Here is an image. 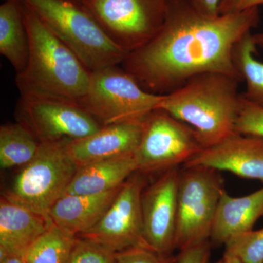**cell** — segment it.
I'll list each match as a JSON object with an SVG mask.
<instances>
[{"label": "cell", "mask_w": 263, "mask_h": 263, "mask_svg": "<svg viewBox=\"0 0 263 263\" xmlns=\"http://www.w3.org/2000/svg\"><path fill=\"white\" fill-rule=\"evenodd\" d=\"M259 21L258 8L212 17L197 11L189 0H166L160 30L129 53L122 67L143 89L156 95L168 94L205 72L227 74L242 82L233 50Z\"/></svg>", "instance_id": "1"}, {"label": "cell", "mask_w": 263, "mask_h": 263, "mask_svg": "<svg viewBox=\"0 0 263 263\" xmlns=\"http://www.w3.org/2000/svg\"><path fill=\"white\" fill-rule=\"evenodd\" d=\"M22 5L29 53L25 68L15 76L21 96L79 103L89 87L91 72L30 8L23 2Z\"/></svg>", "instance_id": "2"}, {"label": "cell", "mask_w": 263, "mask_h": 263, "mask_svg": "<svg viewBox=\"0 0 263 263\" xmlns=\"http://www.w3.org/2000/svg\"><path fill=\"white\" fill-rule=\"evenodd\" d=\"M239 79L219 72H205L189 79L164 95L158 109L196 132L205 148L235 134L243 101Z\"/></svg>", "instance_id": "3"}, {"label": "cell", "mask_w": 263, "mask_h": 263, "mask_svg": "<svg viewBox=\"0 0 263 263\" xmlns=\"http://www.w3.org/2000/svg\"><path fill=\"white\" fill-rule=\"evenodd\" d=\"M37 15L90 71L123 63L117 46L82 5L69 0H21Z\"/></svg>", "instance_id": "4"}, {"label": "cell", "mask_w": 263, "mask_h": 263, "mask_svg": "<svg viewBox=\"0 0 263 263\" xmlns=\"http://www.w3.org/2000/svg\"><path fill=\"white\" fill-rule=\"evenodd\" d=\"M164 95L146 91L118 65L91 72L89 87L79 103L102 126L146 119Z\"/></svg>", "instance_id": "5"}, {"label": "cell", "mask_w": 263, "mask_h": 263, "mask_svg": "<svg viewBox=\"0 0 263 263\" xmlns=\"http://www.w3.org/2000/svg\"><path fill=\"white\" fill-rule=\"evenodd\" d=\"M67 142L41 143L37 155L16 175L5 196L48 216L79 169L67 152Z\"/></svg>", "instance_id": "6"}, {"label": "cell", "mask_w": 263, "mask_h": 263, "mask_svg": "<svg viewBox=\"0 0 263 263\" xmlns=\"http://www.w3.org/2000/svg\"><path fill=\"white\" fill-rule=\"evenodd\" d=\"M224 183L219 171L204 166L180 169L176 249L210 240Z\"/></svg>", "instance_id": "7"}, {"label": "cell", "mask_w": 263, "mask_h": 263, "mask_svg": "<svg viewBox=\"0 0 263 263\" xmlns=\"http://www.w3.org/2000/svg\"><path fill=\"white\" fill-rule=\"evenodd\" d=\"M204 148L193 128L162 109H156L144 119L134 157L138 171L163 173L184 165Z\"/></svg>", "instance_id": "8"}, {"label": "cell", "mask_w": 263, "mask_h": 263, "mask_svg": "<svg viewBox=\"0 0 263 263\" xmlns=\"http://www.w3.org/2000/svg\"><path fill=\"white\" fill-rule=\"evenodd\" d=\"M81 5L128 53L155 37L165 15L166 0H85Z\"/></svg>", "instance_id": "9"}, {"label": "cell", "mask_w": 263, "mask_h": 263, "mask_svg": "<svg viewBox=\"0 0 263 263\" xmlns=\"http://www.w3.org/2000/svg\"><path fill=\"white\" fill-rule=\"evenodd\" d=\"M17 114L40 143L80 139L103 127L78 102L65 99L21 96Z\"/></svg>", "instance_id": "10"}, {"label": "cell", "mask_w": 263, "mask_h": 263, "mask_svg": "<svg viewBox=\"0 0 263 263\" xmlns=\"http://www.w3.org/2000/svg\"><path fill=\"white\" fill-rule=\"evenodd\" d=\"M146 175L136 171L129 176L98 224L77 237L114 252L133 247L148 248L143 238L141 211L142 193L147 186Z\"/></svg>", "instance_id": "11"}, {"label": "cell", "mask_w": 263, "mask_h": 263, "mask_svg": "<svg viewBox=\"0 0 263 263\" xmlns=\"http://www.w3.org/2000/svg\"><path fill=\"white\" fill-rule=\"evenodd\" d=\"M179 171H164L142 193L143 238L148 248L162 255H173L176 249Z\"/></svg>", "instance_id": "12"}, {"label": "cell", "mask_w": 263, "mask_h": 263, "mask_svg": "<svg viewBox=\"0 0 263 263\" xmlns=\"http://www.w3.org/2000/svg\"><path fill=\"white\" fill-rule=\"evenodd\" d=\"M144 119L103 126L80 139L67 141L66 148L78 167L134 156L141 143Z\"/></svg>", "instance_id": "13"}, {"label": "cell", "mask_w": 263, "mask_h": 263, "mask_svg": "<svg viewBox=\"0 0 263 263\" xmlns=\"http://www.w3.org/2000/svg\"><path fill=\"white\" fill-rule=\"evenodd\" d=\"M204 166L263 183V138L235 133L204 148L183 167Z\"/></svg>", "instance_id": "14"}, {"label": "cell", "mask_w": 263, "mask_h": 263, "mask_svg": "<svg viewBox=\"0 0 263 263\" xmlns=\"http://www.w3.org/2000/svg\"><path fill=\"white\" fill-rule=\"evenodd\" d=\"M53 224L49 216L3 195L0 200V262L9 254L27 250Z\"/></svg>", "instance_id": "15"}, {"label": "cell", "mask_w": 263, "mask_h": 263, "mask_svg": "<svg viewBox=\"0 0 263 263\" xmlns=\"http://www.w3.org/2000/svg\"><path fill=\"white\" fill-rule=\"evenodd\" d=\"M263 216V187L243 197L221 193L213 223L210 241L226 245L232 238L253 230Z\"/></svg>", "instance_id": "16"}, {"label": "cell", "mask_w": 263, "mask_h": 263, "mask_svg": "<svg viewBox=\"0 0 263 263\" xmlns=\"http://www.w3.org/2000/svg\"><path fill=\"white\" fill-rule=\"evenodd\" d=\"M121 186L98 195H63L50 209L48 216L62 230L76 236L83 234L105 215Z\"/></svg>", "instance_id": "17"}, {"label": "cell", "mask_w": 263, "mask_h": 263, "mask_svg": "<svg viewBox=\"0 0 263 263\" xmlns=\"http://www.w3.org/2000/svg\"><path fill=\"white\" fill-rule=\"evenodd\" d=\"M138 171L134 156L95 162L79 167L65 195H98L120 187Z\"/></svg>", "instance_id": "18"}, {"label": "cell", "mask_w": 263, "mask_h": 263, "mask_svg": "<svg viewBox=\"0 0 263 263\" xmlns=\"http://www.w3.org/2000/svg\"><path fill=\"white\" fill-rule=\"evenodd\" d=\"M0 53L16 73L25 68L29 42L21 0H5L0 5Z\"/></svg>", "instance_id": "19"}, {"label": "cell", "mask_w": 263, "mask_h": 263, "mask_svg": "<svg viewBox=\"0 0 263 263\" xmlns=\"http://www.w3.org/2000/svg\"><path fill=\"white\" fill-rule=\"evenodd\" d=\"M41 143L22 123L0 127V166L2 169L24 167L37 155Z\"/></svg>", "instance_id": "20"}, {"label": "cell", "mask_w": 263, "mask_h": 263, "mask_svg": "<svg viewBox=\"0 0 263 263\" xmlns=\"http://www.w3.org/2000/svg\"><path fill=\"white\" fill-rule=\"evenodd\" d=\"M257 47L252 34L249 33L235 45L233 62L240 79L246 84L243 97L263 108V62L254 56Z\"/></svg>", "instance_id": "21"}, {"label": "cell", "mask_w": 263, "mask_h": 263, "mask_svg": "<svg viewBox=\"0 0 263 263\" xmlns=\"http://www.w3.org/2000/svg\"><path fill=\"white\" fill-rule=\"evenodd\" d=\"M77 236L53 224L27 249V263H67Z\"/></svg>", "instance_id": "22"}, {"label": "cell", "mask_w": 263, "mask_h": 263, "mask_svg": "<svg viewBox=\"0 0 263 263\" xmlns=\"http://www.w3.org/2000/svg\"><path fill=\"white\" fill-rule=\"evenodd\" d=\"M224 247V254L234 256L243 263H263V228L238 235Z\"/></svg>", "instance_id": "23"}, {"label": "cell", "mask_w": 263, "mask_h": 263, "mask_svg": "<svg viewBox=\"0 0 263 263\" xmlns=\"http://www.w3.org/2000/svg\"><path fill=\"white\" fill-rule=\"evenodd\" d=\"M116 252L77 237L67 263H115Z\"/></svg>", "instance_id": "24"}, {"label": "cell", "mask_w": 263, "mask_h": 263, "mask_svg": "<svg viewBox=\"0 0 263 263\" xmlns=\"http://www.w3.org/2000/svg\"><path fill=\"white\" fill-rule=\"evenodd\" d=\"M235 132L246 136L263 138V108L251 103L243 95Z\"/></svg>", "instance_id": "25"}, {"label": "cell", "mask_w": 263, "mask_h": 263, "mask_svg": "<svg viewBox=\"0 0 263 263\" xmlns=\"http://www.w3.org/2000/svg\"><path fill=\"white\" fill-rule=\"evenodd\" d=\"M176 262L177 255H162L146 247H133L115 254V263Z\"/></svg>", "instance_id": "26"}, {"label": "cell", "mask_w": 263, "mask_h": 263, "mask_svg": "<svg viewBox=\"0 0 263 263\" xmlns=\"http://www.w3.org/2000/svg\"><path fill=\"white\" fill-rule=\"evenodd\" d=\"M211 243L206 240L179 250L176 263H211Z\"/></svg>", "instance_id": "27"}, {"label": "cell", "mask_w": 263, "mask_h": 263, "mask_svg": "<svg viewBox=\"0 0 263 263\" xmlns=\"http://www.w3.org/2000/svg\"><path fill=\"white\" fill-rule=\"evenodd\" d=\"M263 5V0H222L219 5V15L235 14Z\"/></svg>", "instance_id": "28"}, {"label": "cell", "mask_w": 263, "mask_h": 263, "mask_svg": "<svg viewBox=\"0 0 263 263\" xmlns=\"http://www.w3.org/2000/svg\"><path fill=\"white\" fill-rule=\"evenodd\" d=\"M192 5L202 14L215 17L219 15V9L222 0H189Z\"/></svg>", "instance_id": "29"}, {"label": "cell", "mask_w": 263, "mask_h": 263, "mask_svg": "<svg viewBox=\"0 0 263 263\" xmlns=\"http://www.w3.org/2000/svg\"><path fill=\"white\" fill-rule=\"evenodd\" d=\"M26 253H27V250L9 254L7 256L6 258L1 261L0 263H27L26 262Z\"/></svg>", "instance_id": "30"}, {"label": "cell", "mask_w": 263, "mask_h": 263, "mask_svg": "<svg viewBox=\"0 0 263 263\" xmlns=\"http://www.w3.org/2000/svg\"><path fill=\"white\" fill-rule=\"evenodd\" d=\"M216 263H243L240 259L237 258L234 256L229 255V254H224L219 261Z\"/></svg>", "instance_id": "31"}, {"label": "cell", "mask_w": 263, "mask_h": 263, "mask_svg": "<svg viewBox=\"0 0 263 263\" xmlns=\"http://www.w3.org/2000/svg\"><path fill=\"white\" fill-rule=\"evenodd\" d=\"M252 39L256 46L263 48V32L252 34Z\"/></svg>", "instance_id": "32"}, {"label": "cell", "mask_w": 263, "mask_h": 263, "mask_svg": "<svg viewBox=\"0 0 263 263\" xmlns=\"http://www.w3.org/2000/svg\"><path fill=\"white\" fill-rule=\"evenodd\" d=\"M69 1L74 2V3H79V4H82L85 0H69Z\"/></svg>", "instance_id": "33"}, {"label": "cell", "mask_w": 263, "mask_h": 263, "mask_svg": "<svg viewBox=\"0 0 263 263\" xmlns=\"http://www.w3.org/2000/svg\"><path fill=\"white\" fill-rule=\"evenodd\" d=\"M262 217H263V216H262Z\"/></svg>", "instance_id": "34"}]
</instances>
